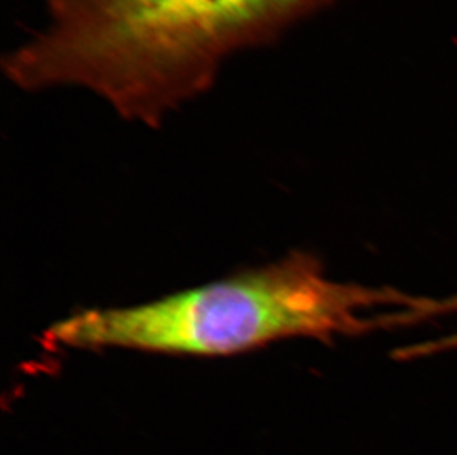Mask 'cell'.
I'll use <instances>...</instances> for the list:
<instances>
[{"instance_id":"obj_1","label":"cell","mask_w":457,"mask_h":455,"mask_svg":"<svg viewBox=\"0 0 457 455\" xmlns=\"http://www.w3.org/2000/svg\"><path fill=\"white\" fill-rule=\"evenodd\" d=\"M335 0H48V22L6 56L24 91L79 87L159 125L213 85L229 56Z\"/></svg>"},{"instance_id":"obj_2","label":"cell","mask_w":457,"mask_h":455,"mask_svg":"<svg viewBox=\"0 0 457 455\" xmlns=\"http://www.w3.org/2000/svg\"><path fill=\"white\" fill-rule=\"evenodd\" d=\"M416 303L394 288L333 281L319 259L298 252L144 305L83 310L52 327L48 339L67 348L218 357L289 337L360 335L385 326L366 318L367 310Z\"/></svg>"}]
</instances>
